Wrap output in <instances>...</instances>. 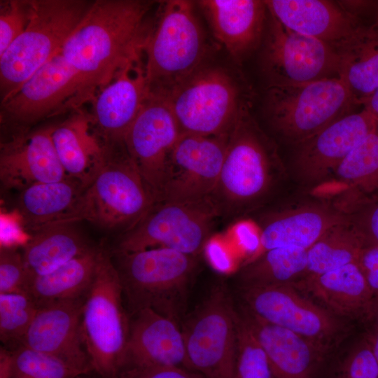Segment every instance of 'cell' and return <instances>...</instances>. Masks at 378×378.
<instances>
[{"label":"cell","instance_id":"cell-1","mask_svg":"<svg viewBox=\"0 0 378 378\" xmlns=\"http://www.w3.org/2000/svg\"><path fill=\"white\" fill-rule=\"evenodd\" d=\"M154 1L96 0L59 52L77 76L76 108L92 102L142 51Z\"/></svg>","mask_w":378,"mask_h":378},{"label":"cell","instance_id":"cell-2","mask_svg":"<svg viewBox=\"0 0 378 378\" xmlns=\"http://www.w3.org/2000/svg\"><path fill=\"white\" fill-rule=\"evenodd\" d=\"M110 254L128 314L148 308L179 323L196 268L195 256L165 247Z\"/></svg>","mask_w":378,"mask_h":378},{"label":"cell","instance_id":"cell-3","mask_svg":"<svg viewBox=\"0 0 378 378\" xmlns=\"http://www.w3.org/2000/svg\"><path fill=\"white\" fill-rule=\"evenodd\" d=\"M160 8L142 53L150 92L164 96L203 66L206 43L192 2L165 1Z\"/></svg>","mask_w":378,"mask_h":378},{"label":"cell","instance_id":"cell-4","mask_svg":"<svg viewBox=\"0 0 378 378\" xmlns=\"http://www.w3.org/2000/svg\"><path fill=\"white\" fill-rule=\"evenodd\" d=\"M94 1L31 0L23 32L0 56L1 102L15 93L62 47Z\"/></svg>","mask_w":378,"mask_h":378},{"label":"cell","instance_id":"cell-5","mask_svg":"<svg viewBox=\"0 0 378 378\" xmlns=\"http://www.w3.org/2000/svg\"><path fill=\"white\" fill-rule=\"evenodd\" d=\"M106 145L104 161L83 191L74 221L85 220L104 230L124 233L155 203L123 141Z\"/></svg>","mask_w":378,"mask_h":378},{"label":"cell","instance_id":"cell-6","mask_svg":"<svg viewBox=\"0 0 378 378\" xmlns=\"http://www.w3.org/2000/svg\"><path fill=\"white\" fill-rule=\"evenodd\" d=\"M130 316L111 254L104 251L85 295L80 321L85 349L92 372L100 378H117L122 366Z\"/></svg>","mask_w":378,"mask_h":378},{"label":"cell","instance_id":"cell-7","mask_svg":"<svg viewBox=\"0 0 378 378\" xmlns=\"http://www.w3.org/2000/svg\"><path fill=\"white\" fill-rule=\"evenodd\" d=\"M357 103L340 77L268 86L265 115L275 132L297 146L352 113Z\"/></svg>","mask_w":378,"mask_h":378},{"label":"cell","instance_id":"cell-8","mask_svg":"<svg viewBox=\"0 0 378 378\" xmlns=\"http://www.w3.org/2000/svg\"><path fill=\"white\" fill-rule=\"evenodd\" d=\"M161 97L167 102L181 134H229L248 110L239 83L227 70L216 66H202Z\"/></svg>","mask_w":378,"mask_h":378},{"label":"cell","instance_id":"cell-9","mask_svg":"<svg viewBox=\"0 0 378 378\" xmlns=\"http://www.w3.org/2000/svg\"><path fill=\"white\" fill-rule=\"evenodd\" d=\"M274 150L248 110L228 135L217 185L210 199L223 211H234L261 198L272 183Z\"/></svg>","mask_w":378,"mask_h":378},{"label":"cell","instance_id":"cell-10","mask_svg":"<svg viewBox=\"0 0 378 378\" xmlns=\"http://www.w3.org/2000/svg\"><path fill=\"white\" fill-rule=\"evenodd\" d=\"M220 216L210 199L194 202H162L118 239L114 251L165 247L196 256L209 241Z\"/></svg>","mask_w":378,"mask_h":378},{"label":"cell","instance_id":"cell-11","mask_svg":"<svg viewBox=\"0 0 378 378\" xmlns=\"http://www.w3.org/2000/svg\"><path fill=\"white\" fill-rule=\"evenodd\" d=\"M237 324L227 290L216 286L182 327L192 370L204 378H237Z\"/></svg>","mask_w":378,"mask_h":378},{"label":"cell","instance_id":"cell-12","mask_svg":"<svg viewBox=\"0 0 378 378\" xmlns=\"http://www.w3.org/2000/svg\"><path fill=\"white\" fill-rule=\"evenodd\" d=\"M262 67L269 85L340 77V57L328 43L293 31L270 14Z\"/></svg>","mask_w":378,"mask_h":378},{"label":"cell","instance_id":"cell-13","mask_svg":"<svg viewBox=\"0 0 378 378\" xmlns=\"http://www.w3.org/2000/svg\"><path fill=\"white\" fill-rule=\"evenodd\" d=\"M241 290L248 312L326 349L341 332L342 323L335 315L302 295L293 284L242 286Z\"/></svg>","mask_w":378,"mask_h":378},{"label":"cell","instance_id":"cell-14","mask_svg":"<svg viewBox=\"0 0 378 378\" xmlns=\"http://www.w3.org/2000/svg\"><path fill=\"white\" fill-rule=\"evenodd\" d=\"M166 100L150 93L123 139L154 203L162 201L169 155L181 136Z\"/></svg>","mask_w":378,"mask_h":378},{"label":"cell","instance_id":"cell-15","mask_svg":"<svg viewBox=\"0 0 378 378\" xmlns=\"http://www.w3.org/2000/svg\"><path fill=\"white\" fill-rule=\"evenodd\" d=\"M228 135L181 134L169 157L160 202L210 199L218 181Z\"/></svg>","mask_w":378,"mask_h":378},{"label":"cell","instance_id":"cell-16","mask_svg":"<svg viewBox=\"0 0 378 378\" xmlns=\"http://www.w3.org/2000/svg\"><path fill=\"white\" fill-rule=\"evenodd\" d=\"M79 83L59 52L1 104V120L23 130L38 121L76 110Z\"/></svg>","mask_w":378,"mask_h":378},{"label":"cell","instance_id":"cell-17","mask_svg":"<svg viewBox=\"0 0 378 378\" xmlns=\"http://www.w3.org/2000/svg\"><path fill=\"white\" fill-rule=\"evenodd\" d=\"M377 121L376 116L363 108L295 146L293 168L298 178L306 184L323 181L363 139L375 130Z\"/></svg>","mask_w":378,"mask_h":378},{"label":"cell","instance_id":"cell-18","mask_svg":"<svg viewBox=\"0 0 378 378\" xmlns=\"http://www.w3.org/2000/svg\"><path fill=\"white\" fill-rule=\"evenodd\" d=\"M149 94L141 51L92 100L89 115L98 136L107 143L123 141Z\"/></svg>","mask_w":378,"mask_h":378},{"label":"cell","instance_id":"cell-19","mask_svg":"<svg viewBox=\"0 0 378 378\" xmlns=\"http://www.w3.org/2000/svg\"><path fill=\"white\" fill-rule=\"evenodd\" d=\"M85 298L38 307L22 346L57 358L80 374L93 372L80 331Z\"/></svg>","mask_w":378,"mask_h":378},{"label":"cell","instance_id":"cell-20","mask_svg":"<svg viewBox=\"0 0 378 378\" xmlns=\"http://www.w3.org/2000/svg\"><path fill=\"white\" fill-rule=\"evenodd\" d=\"M129 316V337L120 373L161 367L191 370L179 323L148 308Z\"/></svg>","mask_w":378,"mask_h":378},{"label":"cell","instance_id":"cell-21","mask_svg":"<svg viewBox=\"0 0 378 378\" xmlns=\"http://www.w3.org/2000/svg\"><path fill=\"white\" fill-rule=\"evenodd\" d=\"M52 126L13 135L1 144L0 180L7 190H19L36 183L68 178L57 155Z\"/></svg>","mask_w":378,"mask_h":378},{"label":"cell","instance_id":"cell-22","mask_svg":"<svg viewBox=\"0 0 378 378\" xmlns=\"http://www.w3.org/2000/svg\"><path fill=\"white\" fill-rule=\"evenodd\" d=\"M267 11L287 28L321 40L334 50L363 24L337 3L325 0L265 1Z\"/></svg>","mask_w":378,"mask_h":378},{"label":"cell","instance_id":"cell-23","mask_svg":"<svg viewBox=\"0 0 378 378\" xmlns=\"http://www.w3.org/2000/svg\"><path fill=\"white\" fill-rule=\"evenodd\" d=\"M268 358L274 378H313L326 349L243 308L239 313Z\"/></svg>","mask_w":378,"mask_h":378},{"label":"cell","instance_id":"cell-24","mask_svg":"<svg viewBox=\"0 0 378 378\" xmlns=\"http://www.w3.org/2000/svg\"><path fill=\"white\" fill-rule=\"evenodd\" d=\"M349 217L346 211L325 204H307L272 214L262 225L259 247L248 262L275 248L308 250L330 227Z\"/></svg>","mask_w":378,"mask_h":378},{"label":"cell","instance_id":"cell-25","mask_svg":"<svg viewBox=\"0 0 378 378\" xmlns=\"http://www.w3.org/2000/svg\"><path fill=\"white\" fill-rule=\"evenodd\" d=\"M204 11L216 38L240 61L259 44L267 8L265 1L204 0Z\"/></svg>","mask_w":378,"mask_h":378},{"label":"cell","instance_id":"cell-26","mask_svg":"<svg viewBox=\"0 0 378 378\" xmlns=\"http://www.w3.org/2000/svg\"><path fill=\"white\" fill-rule=\"evenodd\" d=\"M52 139L67 176L86 188L100 169L107 147L96 133L89 113L77 110L53 125Z\"/></svg>","mask_w":378,"mask_h":378},{"label":"cell","instance_id":"cell-27","mask_svg":"<svg viewBox=\"0 0 378 378\" xmlns=\"http://www.w3.org/2000/svg\"><path fill=\"white\" fill-rule=\"evenodd\" d=\"M85 188L71 178L31 185L20 192L15 214L31 232L59 223H75L74 214Z\"/></svg>","mask_w":378,"mask_h":378},{"label":"cell","instance_id":"cell-28","mask_svg":"<svg viewBox=\"0 0 378 378\" xmlns=\"http://www.w3.org/2000/svg\"><path fill=\"white\" fill-rule=\"evenodd\" d=\"M293 284L339 316H363L374 295L358 262L323 274L305 275Z\"/></svg>","mask_w":378,"mask_h":378},{"label":"cell","instance_id":"cell-29","mask_svg":"<svg viewBox=\"0 0 378 378\" xmlns=\"http://www.w3.org/2000/svg\"><path fill=\"white\" fill-rule=\"evenodd\" d=\"M75 223L51 224L29 234L21 252L32 276L49 273L94 247Z\"/></svg>","mask_w":378,"mask_h":378},{"label":"cell","instance_id":"cell-30","mask_svg":"<svg viewBox=\"0 0 378 378\" xmlns=\"http://www.w3.org/2000/svg\"><path fill=\"white\" fill-rule=\"evenodd\" d=\"M340 57V78L358 105L378 90V25L363 24L335 49Z\"/></svg>","mask_w":378,"mask_h":378},{"label":"cell","instance_id":"cell-31","mask_svg":"<svg viewBox=\"0 0 378 378\" xmlns=\"http://www.w3.org/2000/svg\"><path fill=\"white\" fill-rule=\"evenodd\" d=\"M104 251L94 246L49 273L32 276L27 294L38 307L85 298Z\"/></svg>","mask_w":378,"mask_h":378},{"label":"cell","instance_id":"cell-32","mask_svg":"<svg viewBox=\"0 0 378 378\" xmlns=\"http://www.w3.org/2000/svg\"><path fill=\"white\" fill-rule=\"evenodd\" d=\"M307 249L280 247L267 250L246 262L240 272L242 286L293 284L307 274Z\"/></svg>","mask_w":378,"mask_h":378},{"label":"cell","instance_id":"cell-33","mask_svg":"<svg viewBox=\"0 0 378 378\" xmlns=\"http://www.w3.org/2000/svg\"><path fill=\"white\" fill-rule=\"evenodd\" d=\"M365 243L350 216L330 227L307 251L306 275L323 274L358 262Z\"/></svg>","mask_w":378,"mask_h":378},{"label":"cell","instance_id":"cell-34","mask_svg":"<svg viewBox=\"0 0 378 378\" xmlns=\"http://www.w3.org/2000/svg\"><path fill=\"white\" fill-rule=\"evenodd\" d=\"M332 174L351 191L363 192V200L365 195L370 196L378 191V136L375 130L347 155Z\"/></svg>","mask_w":378,"mask_h":378},{"label":"cell","instance_id":"cell-35","mask_svg":"<svg viewBox=\"0 0 378 378\" xmlns=\"http://www.w3.org/2000/svg\"><path fill=\"white\" fill-rule=\"evenodd\" d=\"M81 374L62 360L22 346L0 350V378H75Z\"/></svg>","mask_w":378,"mask_h":378},{"label":"cell","instance_id":"cell-36","mask_svg":"<svg viewBox=\"0 0 378 378\" xmlns=\"http://www.w3.org/2000/svg\"><path fill=\"white\" fill-rule=\"evenodd\" d=\"M38 306L28 295L0 293V340L11 351L22 346Z\"/></svg>","mask_w":378,"mask_h":378},{"label":"cell","instance_id":"cell-37","mask_svg":"<svg viewBox=\"0 0 378 378\" xmlns=\"http://www.w3.org/2000/svg\"><path fill=\"white\" fill-rule=\"evenodd\" d=\"M237 378H274L267 354L237 312Z\"/></svg>","mask_w":378,"mask_h":378},{"label":"cell","instance_id":"cell-38","mask_svg":"<svg viewBox=\"0 0 378 378\" xmlns=\"http://www.w3.org/2000/svg\"><path fill=\"white\" fill-rule=\"evenodd\" d=\"M31 278L18 248L1 247L0 293L27 294Z\"/></svg>","mask_w":378,"mask_h":378},{"label":"cell","instance_id":"cell-39","mask_svg":"<svg viewBox=\"0 0 378 378\" xmlns=\"http://www.w3.org/2000/svg\"><path fill=\"white\" fill-rule=\"evenodd\" d=\"M0 56L23 32L29 20L31 0L1 1Z\"/></svg>","mask_w":378,"mask_h":378},{"label":"cell","instance_id":"cell-40","mask_svg":"<svg viewBox=\"0 0 378 378\" xmlns=\"http://www.w3.org/2000/svg\"><path fill=\"white\" fill-rule=\"evenodd\" d=\"M340 378H378V362L366 338L344 360Z\"/></svg>","mask_w":378,"mask_h":378},{"label":"cell","instance_id":"cell-41","mask_svg":"<svg viewBox=\"0 0 378 378\" xmlns=\"http://www.w3.org/2000/svg\"><path fill=\"white\" fill-rule=\"evenodd\" d=\"M348 214L361 234L365 246H378V193L353 207Z\"/></svg>","mask_w":378,"mask_h":378},{"label":"cell","instance_id":"cell-42","mask_svg":"<svg viewBox=\"0 0 378 378\" xmlns=\"http://www.w3.org/2000/svg\"><path fill=\"white\" fill-rule=\"evenodd\" d=\"M117 378H204L195 371L178 367H161L122 372Z\"/></svg>","mask_w":378,"mask_h":378},{"label":"cell","instance_id":"cell-43","mask_svg":"<svg viewBox=\"0 0 378 378\" xmlns=\"http://www.w3.org/2000/svg\"><path fill=\"white\" fill-rule=\"evenodd\" d=\"M358 264L370 288L378 291V246H365L359 255Z\"/></svg>","mask_w":378,"mask_h":378},{"label":"cell","instance_id":"cell-44","mask_svg":"<svg viewBox=\"0 0 378 378\" xmlns=\"http://www.w3.org/2000/svg\"><path fill=\"white\" fill-rule=\"evenodd\" d=\"M205 249L209 261L217 270L227 273L232 270L234 262L222 241L209 239L204 247Z\"/></svg>","mask_w":378,"mask_h":378},{"label":"cell","instance_id":"cell-45","mask_svg":"<svg viewBox=\"0 0 378 378\" xmlns=\"http://www.w3.org/2000/svg\"><path fill=\"white\" fill-rule=\"evenodd\" d=\"M363 316L378 330V291L374 293Z\"/></svg>","mask_w":378,"mask_h":378},{"label":"cell","instance_id":"cell-46","mask_svg":"<svg viewBox=\"0 0 378 378\" xmlns=\"http://www.w3.org/2000/svg\"><path fill=\"white\" fill-rule=\"evenodd\" d=\"M361 105L378 118V90Z\"/></svg>","mask_w":378,"mask_h":378},{"label":"cell","instance_id":"cell-47","mask_svg":"<svg viewBox=\"0 0 378 378\" xmlns=\"http://www.w3.org/2000/svg\"><path fill=\"white\" fill-rule=\"evenodd\" d=\"M378 362V330L372 329L365 337Z\"/></svg>","mask_w":378,"mask_h":378},{"label":"cell","instance_id":"cell-48","mask_svg":"<svg viewBox=\"0 0 378 378\" xmlns=\"http://www.w3.org/2000/svg\"><path fill=\"white\" fill-rule=\"evenodd\" d=\"M75 378H100L94 372L81 374L76 377Z\"/></svg>","mask_w":378,"mask_h":378},{"label":"cell","instance_id":"cell-49","mask_svg":"<svg viewBox=\"0 0 378 378\" xmlns=\"http://www.w3.org/2000/svg\"><path fill=\"white\" fill-rule=\"evenodd\" d=\"M374 23L378 25V3H377V16H376V20H375V21H374Z\"/></svg>","mask_w":378,"mask_h":378},{"label":"cell","instance_id":"cell-50","mask_svg":"<svg viewBox=\"0 0 378 378\" xmlns=\"http://www.w3.org/2000/svg\"><path fill=\"white\" fill-rule=\"evenodd\" d=\"M375 132L378 136V121H377V125H376Z\"/></svg>","mask_w":378,"mask_h":378}]
</instances>
